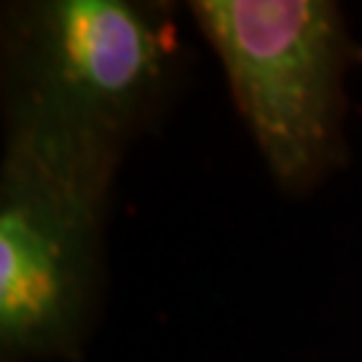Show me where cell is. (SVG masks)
Wrapping results in <instances>:
<instances>
[{"label":"cell","instance_id":"cell-1","mask_svg":"<svg viewBox=\"0 0 362 362\" xmlns=\"http://www.w3.org/2000/svg\"><path fill=\"white\" fill-rule=\"evenodd\" d=\"M180 13L169 0L3 3V148L113 191L188 78Z\"/></svg>","mask_w":362,"mask_h":362},{"label":"cell","instance_id":"cell-2","mask_svg":"<svg viewBox=\"0 0 362 362\" xmlns=\"http://www.w3.org/2000/svg\"><path fill=\"white\" fill-rule=\"evenodd\" d=\"M274 185L309 196L349 158L346 76L362 59L336 0H188Z\"/></svg>","mask_w":362,"mask_h":362},{"label":"cell","instance_id":"cell-3","mask_svg":"<svg viewBox=\"0 0 362 362\" xmlns=\"http://www.w3.org/2000/svg\"><path fill=\"white\" fill-rule=\"evenodd\" d=\"M110 188L3 148L0 362H78L107 282Z\"/></svg>","mask_w":362,"mask_h":362}]
</instances>
